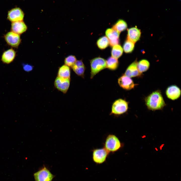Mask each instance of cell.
<instances>
[{"label": "cell", "instance_id": "20", "mask_svg": "<svg viewBox=\"0 0 181 181\" xmlns=\"http://www.w3.org/2000/svg\"><path fill=\"white\" fill-rule=\"evenodd\" d=\"M150 66L149 62L145 59L141 60L137 62V66L138 70L141 74L147 71Z\"/></svg>", "mask_w": 181, "mask_h": 181}, {"label": "cell", "instance_id": "27", "mask_svg": "<svg viewBox=\"0 0 181 181\" xmlns=\"http://www.w3.org/2000/svg\"><path fill=\"white\" fill-rule=\"evenodd\" d=\"M74 65L77 67L84 66V65L81 60H77Z\"/></svg>", "mask_w": 181, "mask_h": 181}, {"label": "cell", "instance_id": "1", "mask_svg": "<svg viewBox=\"0 0 181 181\" xmlns=\"http://www.w3.org/2000/svg\"><path fill=\"white\" fill-rule=\"evenodd\" d=\"M145 102L148 109L153 111L162 110L166 105L159 90L153 92L146 97Z\"/></svg>", "mask_w": 181, "mask_h": 181}, {"label": "cell", "instance_id": "12", "mask_svg": "<svg viewBox=\"0 0 181 181\" xmlns=\"http://www.w3.org/2000/svg\"><path fill=\"white\" fill-rule=\"evenodd\" d=\"M165 94L168 98L172 100H174L178 99L180 97L181 90L176 85H172L167 87Z\"/></svg>", "mask_w": 181, "mask_h": 181}, {"label": "cell", "instance_id": "13", "mask_svg": "<svg viewBox=\"0 0 181 181\" xmlns=\"http://www.w3.org/2000/svg\"><path fill=\"white\" fill-rule=\"evenodd\" d=\"M137 61L135 60L130 64L127 68L124 74L130 78L139 77L142 74L139 72L137 66Z\"/></svg>", "mask_w": 181, "mask_h": 181}, {"label": "cell", "instance_id": "3", "mask_svg": "<svg viewBox=\"0 0 181 181\" xmlns=\"http://www.w3.org/2000/svg\"><path fill=\"white\" fill-rule=\"evenodd\" d=\"M128 102L125 100L119 99L113 103L110 115L119 116L127 112L128 109Z\"/></svg>", "mask_w": 181, "mask_h": 181}, {"label": "cell", "instance_id": "17", "mask_svg": "<svg viewBox=\"0 0 181 181\" xmlns=\"http://www.w3.org/2000/svg\"><path fill=\"white\" fill-rule=\"evenodd\" d=\"M71 71L69 67L63 65L59 69L57 76L64 78L70 79Z\"/></svg>", "mask_w": 181, "mask_h": 181}, {"label": "cell", "instance_id": "16", "mask_svg": "<svg viewBox=\"0 0 181 181\" xmlns=\"http://www.w3.org/2000/svg\"><path fill=\"white\" fill-rule=\"evenodd\" d=\"M141 34L140 30L138 28L131 27L127 30V39L135 43L139 40Z\"/></svg>", "mask_w": 181, "mask_h": 181}, {"label": "cell", "instance_id": "21", "mask_svg": "<svg viewBox=\"0 0 181 181\" xmlns=\"http://www.w3.org/2000/svg\"><path fill=\"white\" fill-rule=\"evenodd\" d=\"M123 51L122 47L120 45L117 44L113 46L111 51L112 57L117 59L122 55Z\"/></svg>", "mask_w": 181, "mask_h": 181}, {"label": "cell", "instance_id": "15", "mask_svg": "<svg viewBox=\"0 0 181 181\" xmlns=\"http://www.w3.org/2000/svg\"><path fill=\"white\" fill-rule=\"evenodd\" d=\"M16 55V52L11 48L5 51L3 53L1 60L2 62L6 64H9L14 60Z\"/></svg>", "mask_w": 181, "mask_h": 181}, {"label": "cell", "instance_id": "23", "mask_svg": "<svg viewBox=\"0 0 181 181\" xmlns=\"http://www.w3.org/2000/svg\"><path fill=\"white\" fill-rule=\"evenodd\" d=\"M134 48V43L127 39L123 45V49L124 52L126 53H131Z\"/></svg>", "mask_w": 181, "mask_h": 181}, {"label": "cell", "instance_id": "26", "mask_svg": "<svg viewBox=\"0 0 181 181\" xmlns=\"http://www.w3.org/2000/svg\"><path fill=\"white\" fill-rule=\"evenodd\" d=\"M23 69L27 72H29L32 71L33 69V67L32 65L27 64H22Z\"/></svg>", "mask_w": 181, "mask_h": 181}, {"label": "cell", "instance_id": "18", "mask_svg": "<svg viewBox=\"0 0 181 181\" xmlns=\"http://www.w3.org/2000/svg\"><path fill=\"white\" fill-rule=\"evenodd\" d=\"M106 62V68L111 70H116L119 66V62L118 60L112 57L108 58Z\"/></svg>", "mask_w": 181, "mask_h": 181}, {"label": "cell", "instance_id": "9", "mask_svg": "<svg viewBox=\"0 0 181 181\" xmlns=\"http://www.w3.org/2000/svg\"><path fill=\"white\" fill-rule=\"evenodd\" d=\"M24 16L23 11L20 8H16L9 11L7 18L12 22L23 21Z\"/></svg>", "mask_w": 181, "mask_h": 181}, {"label": "cell", "instance_id": "7", "mask_svg": "<svg viewBox=\"0 0 181 181\" xmlns=\"http://www.w3.org/2000/svg\"><path fill=\"white\" fill-rule=\"evenodd\" d=\"M35 181H52L54 176L45 167L34 174Z\"/></svg>", "mask_w": 181, "mask_h": 181}, {"label": "cell", "instance_id": "14", "mask_svg": "<svg viewBox=\"0 0 181 181\" xmlns=\"http://www.w3.org/2000/svg\"><path fill=\"white\" fill-rule=\"evenodd\" d=\"M27 27L23 21H18L12 22L11 24V31L19 35L25 32Z\"/></svg>", "mask_w": 181, "mask_h": 181}, {"label": "cell", "instance_id": "11", "mask_svg": "<svg viewBox=\"0 0 181 181\" xmlns=\"http://www.w3.org/2000/svg\"><path fill=\"white\" fill-rule=\"evenodd\" d=\"M120 34V33L112 28L106 29L105 34L109 39L110 46L113 47L119 43Z\"/></svg>", "mask_w": 181, "mask_h": 181}, {"label": "cell", "instance_id": "25", "mask_svg": "<svg viewBox=\"0 0 181 181\" xmlns=\"http://www.w3.org/2000/svg\"><path fill=\"white\" fill-rule=\"evenodd\" d=\"M76 61V58L74 56L70 55L65 58L64 62L65 65L71 67Z\"/></svg>", "mask_w": 181, "mask_h": 181}, {"label": "cell", "instance_id": "8", "mask_svg": "<svg viewBox=\"0 0 181 181\" xmlns=\"http://www.w3.org/2000/svg\"><path fill=\"white\" fill-rule=\"evenodd\" d=\"M70 79L57 76L54 83L55 87L64 94L67 92L70 86Z\"/></svg>", "mask_w": 181, "mask_h": 181}, {"label": "cell", "instance_id": "19", "mask_svg": "<svg viewBox=\"0 0 181 181\" xmlns=\"http://www.w3.org/2000/svg\"><path fill=\"white\" fill-rule=\"evenodd\" d=\"M127 27L126 22L124 20L120 19L113 25L112 28L119 33L126 30Z\"/></svg>", "mask_w": 181, "mask_h": 181}, {"label": "cell", "instance_id": "6", "mask_svg": "<svg viewBox=\"0 0 181 181\" xmlns=\"http://www.w3.org/2000/svg\"><path fill=\"white\" fill-rule=\"evenodd\" d=\"M4 38L8 44L13 48H17L21 42L20 35L11 31L5 34Z\"/></svg>", "mask_w": 181, "mask_h": 181}, {"label": "cell", "instance_id": "22", "mask_svg": "<svg viewBox=\"0 0 181 181\" xmlns=\"http://www.w3.org/2000/svg\"><path fill=\"white\" fill-rule=\"evenodd\" d=\"M97 44L100 49H104L107 48L109 44V39L106 36H102L97 40Z\"/></svg>", "mask_w": 181, "mask_h": 181}, {"label": "cell", "instance_id": "4", "mask_svg": "<svg viewBox=\"0 0 181 181\" xmlns=\"http://www.w3.org/2000/svg\"><path fill=\"white\" fill-rule=\"evenodd\" d=\"M106 61L105 59L100 57H96L90 61L91 79L100 71L106 68Z\"/></svg>", "mask_w": 181, "mask_h": 181}, {"label": "cell", "instance_id": "10", "mask_svg": "<svg viewBox=\"0 0 181 181\" xmlns=\"http://www.w3.org/2000/svg\"><path fill=\"white\" fill-rule=\"evenodd\" d=\"M118 82L121 87L126 90H129L134 88L137 85L134 83L131 78L124 74L118 78Z\"/></svg>", "mask_w": 181, "mask_h": 181}, {"label": "cell", "instance_id": "5", "mask_svg": "<svg viewBox=\"0 0 181 181\" xmlns=\"http://www.w3.org/2000/svg\"><path fill=\"white\" fill-rule=\"evenodd\" d=\"M92 151L93 160L98 164L105 162L110 154L104 147L95 148L92 150Z\"/></svg>", "mask_w": 181, "mask_h": 181}, {"label": "cell", "instance_id": "24", "mask_svg": "<svg viewBox=\"0 0 181 181\" xmlns=\"http://www.w3.org/2000/svg\"><path fill=\"white\" fill-rule=\"evenodd\" d=\"M71 68L74 72L78 76L83 77L85 69L84 66H76L73 65Z\"/></svg>", "mask_w": 181, "mask_h": 181}, {"label": "cell", "instance_id": "2", "mask_svg": "<svg viewBox=\"0 0 181 181\" xmlns=\"http://www.w3.org/2000/svg\"><path fill=\"white\" fill-rule=\"evenodd\" d=\"M123 144L115 135L110 134L106 137L104 147L110 153L116 152L121 149Z\"/></svg>", "mask_w": 181, "mask_h": 181}]
</instances>
